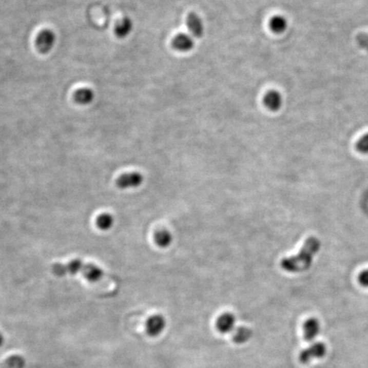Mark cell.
<instances>
[{"instance_id": "cell-1", "label": "cell", "mask_w": 368, "mask_h": 368, "mask_svg": "<svg viewBox=\"0 0 368 368\" xmlns=\"http://www.w3.org/2000/svg\"><path fill=\"white\" fill-rule=\"evenodd\" d=\"M321 243L318 238L311 236L306 240L299 253L288 257L281 262V268L289 273H301L308 270L313 263L314 258L321 249Z\"/></svg>"}, {"instance_id": "cell-2", "label": "cell", "mask_w": 368, "mask_h": 368, "mask_svg": "<svg viewBox=\"0 0 368 368\" xmlns=\"http://www.w3.org/2000/svg\"><path fill=\"white\" fill-rule=\"evenodd\" d=\"M51 270L55 276L63 277L67 275L81 274L91 282H96L103 278L105 272L93 263H87L74 259L67 263H55L51 266Z\"/></svg>"}, {"instance_id": "cell-3", "label": "cell", "mask_w": 368, "mask_h": 368, "mask_svg": "<svg viewBox=\"0 0 368 368\" xmlns=\"http://www.w3.org/2000/svg\"><path fill=\"white\" fill-rule=\"evenodd\" d=\"M326 353V345L321 342H316L301 352L299 355V361L301 363L308 364L315 359L322 358Z\"/></svg>"}, {"instance_id": "cell-4", "label": "cell", "mask_w": 368, "mask_h": 368, "mask_svg": "<svg viewBox=\"0 0 368 368\" xmlns=\"http://www.w3.org/2000/svg\"><path fill=\"white\" fill-rule=\"evenodd\" d=\"M55 41L56 36L55 33L53 31L46 29L41 32L36 38V46L40 52L47 54L55 46Z\"/></svg>"}, {"instance_id": "cell-5", "label": "cell", "mask_w": 368, "mask_h": 368, "mask_svg": "<svg viewBox=\"0 0 368 368\" xmlns=\"http://www.w3.org/2000/svg\"><path fill=\"white\" fill-rule=\"evenodd\" d=\"M143 182V176L140 172H129L123 174L116 180V186L121 189L138 188Z\"/></svg>"}, {"instance_id": "cell-6", "label": "cell", "mask_w": 368, "mask_h": 368, "mask_svg": "<svg viewBox=\"0 0 368 368\" xmlns=\"http://www.w3.org/2000/svg\"><path fill=\"white\" fill-rule=\"evenodd\" d=\"M166 326L165 317L161 315H154L148 319L146 322V330L151 337H157L162 333Z\"/></svg>"}, {"instance_id": "cell-7", "label": "cell", "mask_w": 368, "mask_h": 368, "mask_svg": "<svg viewBox=\"0 0 368 368\" xmlns=\"http://www.w3.org/2000/svg\"><path fill=\"white\" fill-rule=\"evenodd\" d=\"M187 27L191 35L195 38H201L204 34V24L198 14L192 12L187 17Z\"/></svg>"}, {"instance_id": "cell-8", "label": "cell", "mask_w": 368, "mask_h": 368, "mask_svg": "<svg viewBox=\"0 0 368 368\" xmlns=\"http://www.w3.org/2000/svg\"><path fill=\"white\" fill-rule=\"evenodd\" d=\"M172 46L175 50L181 52H188L193 50L195 41L193 37L187 33H179L173 38Z\"/></svg>"}, {"instance_id": "cell-9", "label": "cell", "mask_w": 368, "mask_h": 368, "mask_svg": "<svg viewBox=\"0 0 368 368\" xmlns=\"http://www.w3.org/2000/svg\"><path fill=\"white\" fill-rule=\"evenodd\" d=\"M236 324V316L233 314L224 313L218 317L216 326L220 333H228L235 330Z\"/></svg>"}, {"instance_id": "cell-10", "label": "cell", "mask_w": 368, "mask_h": 368, "mask_svg": "<svg viewBox=\"0 0 368 368\" xmlns=\"http://www.w3.org/2000/svg\"><path fill=\"white\" fill-rule=\"evenodd\" d=\"M263 103L268 110L276 112L281 109L283 103V99L281 93L278 92L277 90H270L264 95Z\"/></svg>"}, {"instance_id": "cell-11", "label": "cell", "mask_w": 368, "mask_h": 368, "mask_svg": "<svg viewBox=\"0 0 368 368\" xmlns=\"http://www.w3.org/2000/svg\"><path fill=\"white\" fill-rule=\"evenodd\" d=\"M321 325L318 320L314 317L308 318L303 324V337L307 341H313L318 336Z\"/></svg>"}, {"instance_id": "cell-12", "label": "cell", "mask_w": 368, "mask_h": 368, "mask_svg": "<svg viewBox=\"0 0 368 368\" xmlns=\"http://www.w3.org/2000/svg\"><path fill=\"white\" fill-rule=\"evenodd\" d=\"M133 30V23L129 17H124L116 23L114 33L119 38H125L130 35Z\"/></svg>"}, {"instance_id": "cell-13", "label": "cell", "mask_w": 368, "mask_h": 368, "mask_svg": "<svg viewBox=\"0 0 368 368\" xmlns=\"http://www.w3.org/2000/svg\"><path fill=\"white\" fill-rule=\"evenodd\" d=\"M95 99V93L90 88H82L74 93V101L80 105H89Z\"/></svg>"}, {"instance_id": "cell-14", "label": "cell", "mask_w": 368, "mask_h": 368, "mask_svg": "<svg viewBox=\"0 0 368 368\" xmlns=\"http://www.w3.org/2000/svg\"><path fill=\"white\" fill-rule=\"evenodd\" d=\"M153 240L159 247L166 248L172 242V236L169 231L162 228L156 231Z\"/></svg>"}, {"instance_id": "cell-15", "label": "cell", "mask_w": 368, "mask_h": 368, "mask_svg": "<svg viewBox=\"0 0 368 368\" xmlns=\"http://www.w3.org/2000/svg\"><path fill=\"white\" fill-rule=\"evenodd\" d=\"M253 336V332L246 326H240L237 328L233 334V340L235 343L242 344L250 340Z\"/></svg>"}, {"instance_id": "cell-16", "label": "cell", "mask_w": 368, "mask_h": 368, "mask_svg": "<svg viewBox=\"0 0 368 368\" xmlns=\"http://www.w3.org/2000/svg\"><path fill=\"white\" fill-rule=\"evenodd\" d=\"M269 28L275 33H282L287 28V21L282 15H276L271 18Z\"/></svg>"}, {"instance_id": "cell-17", "label": "cell", "mask_w": 368, "mask_h": 368, "mask_svg": "<svg viewBox=\"0 0 368 368\" xmlns=\"http://www.w3.org/2000/svg\"><path fill=\"white\" fill-rule=\"evenodd\" d=\"M113 223H114V218L109 213L101 214L96 219V226L101 230H109L113 227Z\"/></svg>"}, {"instance_id": "cell-18", "label": "cell", "mask_w": 368, "mask_h": 368, "mask_svg": "<svg viewBox=\"0 0 368 368\" xmlns=\"http://www.w3.org/2000/svg\"><path fill=\"white\" fill-rule=\"evenodd\" d=\"M25 359L21 356H13L7 361L8 368H24Z\"/></svg>"}, {"instance_id": "cell-19", "label": "cell", "mask_w": 368, "mask_h": 368, "mask_svg": "<svg viewBox=\"0 0 368 368\" xmlns=\"http://www.w3.org/2000/svg\"><path fill=\"white\" fill-rule=\"evenodd\" d=\"M356 149L360 153L367 154L368 153V133L362 135L356 143Z\"/></svg>"}, {"instance_id": "cell-20", "label": "cell", "mask_w": 368, "mask_h": 368, "mask_svg": "<svg viewBox=\"0 0 368 368\" xmlns=\"http://www.w3.org/2000/svg\"><path fill=\"white\" fill-rule=\"evenodd\" d=\"M357 42L359 45H361V48H363L364 50L368 51V34L361 33L357 36Z\"/></svg>"}, {"instance_id": "cell-21", "label": "cell", "mask_w": 368, "mask_h": 368, "mask_svg": "<svg viewBox=\"0 0 368 368\" xmlns=\"http://www.w3.org/2000/svg\"><path fill=\"white\" fill-rule=\"evenodd\" d=\"M358 281L361 286L368 287V268L359 274Z\"/></svg>"}, {"instance_id": "cell-22", "label": "cell", "mask_w": 368, "mask_h": 368, "mask_svg": "<svg viewBox=\"0 0 368 368\" xmlns=\"http://www.w3.org/2000/svg\"><path fill=\"white\" fill-rule=\"evenodd\" d=\"M4 343H5V338H4V336H3L2 333H0V348L2 347Z\"/></svg>"}]
</instances>
